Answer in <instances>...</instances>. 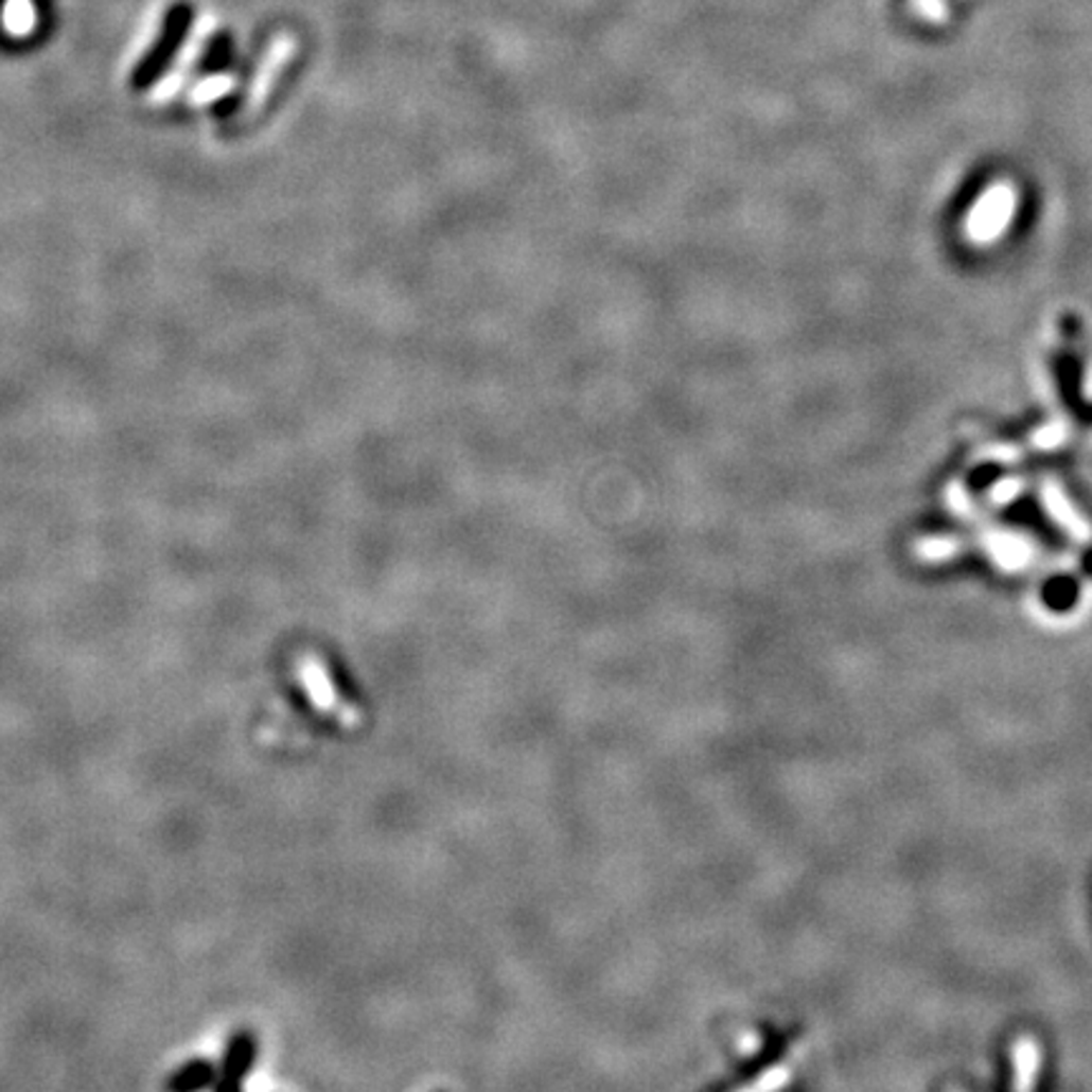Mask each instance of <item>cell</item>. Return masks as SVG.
<instances>
[{"instance_id":"obj_2","label":"cell","mask_w":1092,"mask_h":1092,"mask_svg":"<svg viewBox=\"0 0 1092 1092\" xmlns=\"http://www.w3.org/2000/svg\"><path fill=\"white\" fill-rule=\"evenodd\" d=\"M1015 1090H1032L1037 1085L1039 1070H1042V1047L1035 1037L1024 1035L1015 1042Z\"/></svg>"},{"instance_id":"obj_4","label":"cell","mask_w":1092,"mask_h":1092,"mask_svg":"<svg viewBox=\"0 0 1092 1092\" xmlns=\"http://www.w3.org/2000/svg\"><path fill=\"white\" fill-rule=\"evenodd\" d=\"M213 1075H215L213 1064H210L208 1060H195V1062L186 1064L182 1070H177V1075L168 1082V1088H173V1090L206 1088V1085L213 1082Z\"/></svg>"},{"instance_id":"obj_5","label":"cell","mask_w":1092,"mask_h":1092,"mask_svg":"<svg viewBox=\"0 0 1092 1092\" xmlns=\"http://www.w3.org/2000/svg\"><path fill=\"white\" fill-rule=\"evenodd\" d=\"M3 21L5 29H8L13 36H25V33H31L33 25H36V11H33L31 0H8V3H5Z\"/></svg>"},{"instance_id":"obj_1","label":"cell","mask_w":1092,"mask_h":1092,"mask_svg":"<svg viewBox=\"0 0 1092 1092\" xmlns=\"http://www.w3.org/2000/svg\"><path fill=\"white\" fill-rule=\"evenodd\" d=\"M256 1052H259V1044H256V1037L251 1035V1032H239V1035L230 1039L228 1052H226V1062H223L221 1080L215 1088H218L221 1092L239 1090L243 1080H246V1075L253 1068Z\"/></svg>"},{"instance_id":"obj_3","label":"cell","mask_w":1092,"mask_h":1092,"mask_svg":"<svg viewBox=\"0 0 1092 1092\" xmlns=\"http://www.w3.org/2000/svg\"><path fill=\"white\" fill-rule=\"evenodd\" d=\"M294 51V38L292 36H279L274 41L271 49H268L266 58H263V66L259 71V76H256V84H253V99L259 102V99L266 96L268 87L274 84L276 74H279V69L288 61V56H292Z\"/></svg>"}]
</instances>
